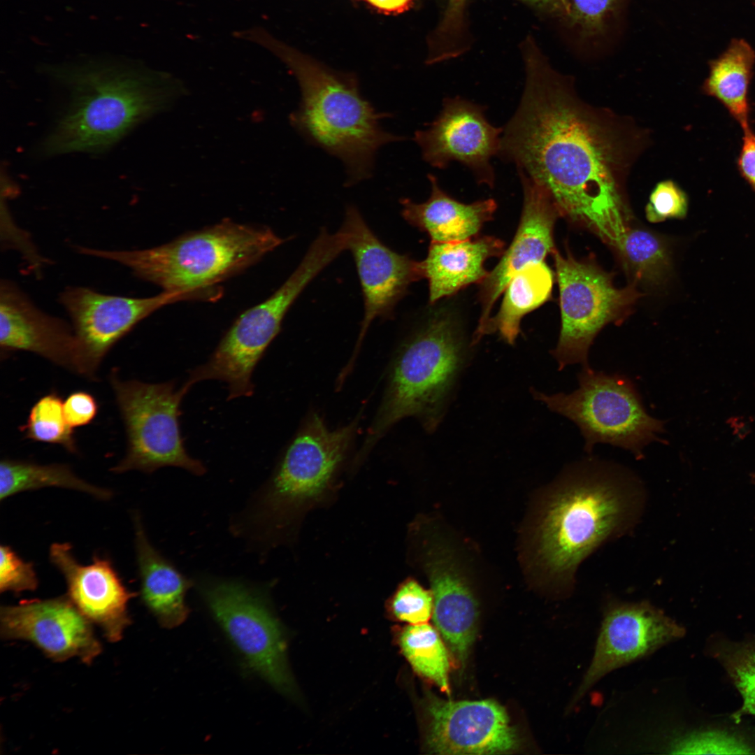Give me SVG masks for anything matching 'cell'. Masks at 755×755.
<instances>
[{"label": "cell", "instance_id": "1", "mask_svg": "<svg viewBox=\"0 0 755 755\" xmlns=\"http://www.w3.org/2000/svg\"><path fill=\"white\" fill-rule=\"evenodd\" d=\"M526 67L498 156L542 185L559 215L617 248L630 219L625 181L644 136L625 119L582 101L538 55H528Z\"/></svg>", "mask_w": 755, "mask_h": 755}, {"label": "cell", "instance_id": "2", "mask_svg": "<svg viewBox=\"0 0 755 755\" xmlns=\"http://www.w3.org/2000/svg\"><path fill=\"white\" fill-rule=\"evenodd\" d=\"M552 492L539 526V556L548 575L570 591L581 563L637 524L646 494L631 471L594 459L570 468Z\"/></svg>", "mask_w": 755, "mask_h": 755}, {"label": "cell", "instance_id": "3", "mask_svg": "<svg viewBox=\"0 0 755 755\" xmlns=\"http://www.w3.org/2000/svg\"><path fill=\"white\" fill-rule=\"evenodd\" d=\"M236 36L268 50L289 69L301 90L300 104L290 114V123L308 142L343 162L347 186L368 179L380 148L403 139L380 126V120L389 115L377 111L361 95L352 74L330 69L263 28Z\"/></svg>", "mask_w": 755, "mask_h": 755}, {"label": "cell", "instance_id": "4", "mask_svg": "<svg viewBox=\"0 0 755 755\" xmlns=\"http://www.w3.org/2000/svg\"><path fill=\"white\" fill-rule=\"evenodd\" d=\"M59 78L69 102L43 144L48 155L104 151L185 92L167 74L117 66L87 67Z\"/></svg>", "mask_w": 755, "mask_h": 755}, {"label": "cell", "instance_id": "5", "mask_svg": "<svg viewBox=\"0 0 755 755\" xmlns=\"http://www.w3.org/2000/svg\"><path fill=\"white\" fill-rule=\"evenodd\" d=\"M284 241L267 226L224 220L148 249L78 247V252L120 263L163 291L194 292L213 300L220 296L217 285L252 266Z\"/></svg>", "mask_w": 755, "mask_h": 755}, {"label": "cell", "instance_id": "6", "mask_svg": "<svg viewBox=\"0 0 755 755\" xmlns=\"http://www.w3.org/2000/svg\"><path fill=\"white\" fill-rule=\"evenodd\" d=\"M458 326L436 314L402 345L385 395L361 447L364 456L395 423L418 418L428 431L439 424L449 394L465 359Z\"/></svg>", "mask_w": 755, "mask_h": 755}, {"label": "cell", "instance_id": "7", "mask_svg": "<svg viewBox=\"0 0 755 755\" xmlns=\"http://www.w3.org/2000/svg\"><path fill=\"white\" fill-rule=\"evenodd\" d=\"M347 249L338 232L320 231L303 259L286 281L266 300L243 312L203 364L191 370L184 385L220 380L228 387V400L250 396L253 371L280 330L287 312L306 286Z\"/></svg>", "mask_w": 755, "mask_h": 755}, {"label": "cell", "instance_id": "8", "mask_svg": "<svg viewBox=\"0 0 755 755\" xmlns=\"http://www.w3.org/2000/svg\"><path fill=\"white\" fill-rule=\"evenodd\" d=\"M357 424L329 429L312 415L286 450L269 481L233 524L236 534L263 550L299 504L319 495L343 460Z\"/></svg>", "mask_w": 755, "mask_h": 755}, {"label": "cell", "instance_id": "9", "mask_svg": "<svg viewBox=\"0 0 755 755\" xmlns=\"http://www.w3.org/2000/svg\"><path fill=\"white\" fill-rule=\"evenodd\" d=\"M578 388L570 394H546L533 389V396L552 411L566 417L580 429L584 450L591 453L597 443L625 449L637 459L643 449L665 431V422L650 416L635 384L628 378L583 367L577 374Z\"/></svg>", "mask_w": 755, "mask_h": 755}, {"label": "cell", "instance_id": "10", "mask_svg": "<svg viewBox=\"0 0 755 755\" xmlns=\"http://www.w3.org/2000/svg\"><path fill=\"white\" fill-rule=\"evenodd\" d=\"M111 383L127 436L125 456L112 471L145 473L165 466L183 468L202 475L206 468L187 452L180 429V403L189 389H177L175 382L149 384L137 380H121L113 373Z\"/></svg>", "mask_w": 755, "mask_h": 755}, {"label": "cell", "instance_id": "11", "mask_svg": "<svg viewBox=\"0 0 755 755\" xmlns=\"http://www.w3.org/2000/svg\"><path fill=\"white\" fill-rule=\"evenodd\" d=\"M198 582L208 610L247 666L279 691L291 694L285 637L263 587L211 576Z\"/></svg>", "mask_w": 755, "mask_h": 755}, {"label": "cell", "instance_id": "12", "mask_svg": "<svg viewBox=\"0 0 755 755\" xmlns=\"http://www.w3.org/2000/svg\"><path fill=\"white\" fill-rule=\"evenodd\" d=\"M559 287L561 326L552 351L559 369L580 364L588 367L589 348L608 323L620 319L638 296L633 285L616 288L610 275L571 254L553 252Z\"/></svg>", "mask_w": 755, "mask_h": 755}, {"label": "cell", "instance_id": "13", "mask_svg": "<svg viewBox=\"0 0 755 755\" xmlns=\"http://www.w3.org/2000/svg\"><path fill=\"white\" fill-rule=\"evenodd\" d=\"M485 109L461 96L444 99L438 116L415 134L424 160L440 169L452 161L461 163L479 184L493 188L495 173L491 159L498 156L503 128L487 120Z\"/></svg>", "mask_w": 755, "mask_h": 755}, {"label": "cell", "instance_id": "14", "mask_svg": "<svg viewBox=\"0 0 755 755\" xmlns=\"http://www.w3.org/2000/svg\"><path fill=\"white\" fill-rule=\"evenodd\" d=\"M684 633L683 626L649 603L610 602L573 705L607 673L652 654Z\"/></svg>", "mask_w": 755, "mask_h": 755}, {"label": "cell", "instance_id": "15", "mask_svg": "<svg viewBox=\"0 0 755 755\" xmlns=\"http://www.w3.org/2000/svg\"><path fill=\"white\" fill-rule=\"evenodd\" d=\"M342 226L350 235L347 250L355 262L364 306L354 355L345 368L349 372L372 322L378 317L391 318L411 284L424 278V272L421 261L385 245L354 206L347 207Z\"/></svg>", "mask_w": 755, "mask_h": 755}, {"label": "cell", "instance_id": "16", "mask_svg": "<svg viewBox=\"0 0 755 755\" xmlns=\"http://www.w3.org/2000/svg\"><path fill=\"white\" fill-rule=\"evenodd\" d=\"M92 624L67 596L22 601L0 609L3 639L29 641L57 662L76 657L89 665L101 654Z\"/></svg>", "mask_w": 755, "mask_h": 755}, {"label": "cell", "instance_id": "17", "mask_svg": "<svg viewBox=\"0 0 755 755\" xmlns=\"http://www.w3.org/2000/svg\"><path fill=\"white\" fill-rule=\"evenodd\" d=\"M197 299L203 298L182 291H163L154 296L134 298L73 287L62 292L59 301L70 316L87 356L97 369L110 348L141 320L166 305Z\"/></svg>", "mask_w": 755, "mask_h": 755}, {"label": "cell", "instance_id": "18", "mask_svg": "<svg viewBox=\"0 0 755 755\" xmlns=\"http://www.w3.org/2000/svg\"><path fill=\"white\" fill-rule=\"evenodd\" d=\"M426 746L437 754H501L519 747V739L505 709L498 702L445 700L427 703Z\"/></svg>", "mask_w": 755, "mask_h": 755}, {"label": "cell", "instance_id": "19", "mask_svg": "<svg viewBox=\"0 0 755 755\" xmlns=\"http://www.w3.org/2000/svg\"><path fill=\"white\" fill-rule=\"evenodd\" d=\"M0 346L6 352L28 351L87 378L96 369L73 329L38 308L13 282L0 285Z\"/></svg>", "mask_w": 755, "mask_h": 755}, {"label": "cell", "instance_id": "20", "mask_svg": "<svg viewBox=\"0 0 755 755\" xmlns=\"http://www.w3.org/2000/svg\"><path fill=\"white\" fill-rule=\"evenodd\" d=\"M518 173L524 194L519 224L499 262L480 284L478 299L481 312L473 336V345L480 340L491 310L511 278L526 266L543 261L554 250V227L559 213L542 185L523 171H518Z\"/></svg>", "mask_w": 755, "mask_h": 755}, {"label": "cell", "instance_id": "21", "mask_svg": "<svg viewBox=\"0 0 755 755\" xmlns=\"http://www.w3.org/2000/svg\"><path fill=\"white\" fill-rule=\"evenodd\" d=\"M49 556L64 576L73 605L108 641H120L131 621L128 604L137 594L124 584L110 560L94 555L92 563L81 564L67 542L52 544Z\"/></svg>", "mask_w": 755, "mask_h": 755}, {"label": "cell", "instance_id": "22", "mask_svg": "<svg viewBox=\"0 0 755 755\" xmlns=\"http://www.w3.org/2000/svg\"><path fill=\"white\" fill-rule=\"evenodd\" d=\"M430 554L426 566L433 622L455 659L463 663L475 637L477 603L448 552L436 547Z\"/></svg>", "mask_w": 755, "mask_h": 755}, {"label": "cell", "instance_id": "23", "mask_svg": "<svg viewBox=\"0 0 755 755\" xmlns=\"http://www.w3.org/2000/svg\"><path fill=\"white\" fill-rule=\"evenodd\" d=\"M505 247L504 241L491 236L431 242L426 258L421 261L424 278L429 282L430 303L471 284H481L489 274L484 266L485 261L501 256Z\"/></svg>", "mask_w": 755, "mask_h": 755}, {"label": "cell", "instance_id": "24", "mask_svg": "<svg viewBox=\"0 0 755 755\" xmlns=\"http://www.w3.org/2000/svg\"><path fill=\"white\" fill-rule=\"evenodd\" d=\"M133 520L141 600L161 626H178L189 613L185 595L193 582L152 545L138 513Z\"/></svg>", "mask_w": 755, "mask_h": 755}, {"label": "cell", "instance_id": "25", "mask_svg": "<svg viewBox=\"0 0 755 755\" xmlns=\"http://www.w3.org/2000/svg\"><path fill=\"white\" fill-rule=\"evenodd\" d=\"M429 198L416 203L408 198L400 201L404 220L426 232L431 242H454L476 236L483 225L493 219L497 203L493 199L464 203L446 193L438 178L428 175Z\"/></svg>", "mask_w": 755, "mask_h": 755}, {"label": "cell", "instance_id": "26", "mask_svg": "<svg viewBox=\"0 0 755 755\" xmlns=\"http://www.w3.org/2000/svg\"><path fill=\"white\" fill-rule=\"evenodd\" d=\"M553 281V273L544 261L517 273L507 285L500 308L488 320L480 339L498 332L505 342L514 345L521 331L522 318L549 299Z\"/></svg>", "mask_w": 755, "mask_h": 755}, {"label": "cell", "instance_id": "27", "mask_svg": "<svg viewBox=\"0 0 755 755\" xmlns=\"http://www.w3.org/2000/svg\"><path fill=\"white\" fill-rule=\"evenodd\" d=\"M755 63L753 48L742 39L732 41L728 49L710 63L705 92L728 109L744 130L749 129L748 89Z\"/></svg>", "mask_w": 755, "mask_h": 755}, {"label": "cell", "instance_id": "28", "mask_svg": "<svg viewBox=\"0 0 755 755\" xmlns=\"http://www.w3.org/2000/svg\"><path fill=\"white\" fill-rule=\"evenodd\" d=\"M60 487L86 493L101 501L113 497V491L81 479L66 464H38L29 461L1 459L0 501L23 492L45 487Z\"/></svg>", "mask_w": 755, "mask_h": 755}, {"label": "cell", "instance_id": "29", "mask_svg": "<svg viewBox=\"0 0 755 755\" xmlns=\"http://www.w3.org/2000/svg\"><path fill=\"white\" fill-rule=\"evenodd\" d=\"M399 642L413 669L448 693L450 661L438 632L426 622L410 624L401 632Z\"/></svg>", "mask_w": 755, "mask_h": 755}, {"label": "cell", "instance_id": "30", "mask_svg": "<svg viewBox=\"0 0 755 755\" xmlns=\"http://www.w3.org/2000/svg\"><path fill=\"white\" fill-rule=\"evenodd\" d=\"M617 249L625 268L637 281H659L669 265L666 246L656 236L646 230L628 229Z\"/></svg>", "mask_w": 755, "mask_h": 755}, {"label": "cell", "instance_id": "31", "mask_svg": "<svg viewBox=\"0 0 755 755\" xmlns=\"http://www.w3.org/2000/svg\"><path fill=\"white\" fill-rule=\"evenodd\" d=\"M711 654L742 696V706L734 717L755 716V638L740 642L718 640L712 644Z\"/></svg>", "mask_w": 755, "mask_h": 755}, {"label": "cell", "instance_id": "32", "mask_svg": "<svg viewBox=\"0 0 755 755\" xmlns=\"http://www.w3.org/2000/svg\"><path fill=\"white\" fill-rule=\"evenodd\" d=\"M20 430L29 439L57 444L71 453L77 452L73 428L65 419L63 401L57 393L43 396L34 405Z\"/></svg>", "mask_w": 755, "mask_h": 755}, {"label": "cell", "instance_id": "33", "mask_svg": "<svg viewBox=\"0 0 755 755\" xmlns=\"http://www.w3.org/2000/svg\"><path fill=\"white\" fill-rule=\"evenodd\" d=\"M674 754H754L740 735L719 730L698 731L676 738L668 747Z\"/></svg>", "mask_w": 755, "mask_h": 755}, {"label": "cell", "instance_id": "34", "mask_svg": "<svg viewBox=\"0 0 755 755\" xmlns=\"http://www.w3.org/2000/svg\"><path fill=\"white\" fill-rule=\"evenodd\" d=\"M619 0H565L566 15L582 37L603 34L614 15Z\"/></svg>", "mask_w": 755, "mask_h": 755}, {"label": "cell", "instance_id": "35", "mask_svg": "<svg viewBox=\"0 0 755 755\" xmlns=\"http://www.w3.org/2000/svg\"><path fill=\"white\" fill-rule=\"evenodd\" d=\"M391 608L395 617L402 621L410 624L426 623L433 614L432 591L425 589L417 581L408 580L398 589Z\"/></svg>", "mask_w": 755, "mask_h": 755}, {"label": "cell", "instance_id": "36", "mask_svg": "<svg viewBox=\"0 0 755 755\" xmlns=\"http://www.w3.org/2000/svg\"><path fill=\"white\" fill-rule=\"evenodd\" d=\"M688 210L686 193L673 180H665L656 185L645 208L647 220L652 223L667 219L684 218Z\"/></svg>", "mask_w": 755, "mask_h": 755}, {"label": "cell", "instance_id": "37", "mask_svg": "<svg viewBox=\"0 0 755 755\" xmlns=\"http://www.w3.org/2000/svg\"><path fill=\"white\" fill-rule=\"evenodd\" d=\"M38 579L31 562L25 561L6 545L0 547V591L19 594L34 591Z\"/></svg>", "mask_w": 755, "mask_h": 755}, {"label": "cell", "instance_id": "38", "mask_svg": "<svg viewBox=\"0 0 755 755\" xmlns=\"http://www.w3.org/2000/svg\"><path fill=\"white\" fill-rule=\"evenodd\" d=\"M63 409L67 423L73 429L89 424L96 415L98 405L92 395L78 391L66 398Z\"/></svg>", "mask_w": 755, "mask_h": 755}, {"label": "cell", "instance_id": "39", "mask_svg": "<svg viewBox=\"0 0 755 755\" xmlns=\"http://www.w3.org/2000/svg\"><path fill=\"white\" fill-rule=\"evenodd\" d=\"M738 167L742 176L755 191V134L750 128L744 130Z\"/></svg>", "mask_w": 755, "mask_h": 755}, {"label": "cell", "instance_id": "40", "mask_svg": "<svg viewBox=\"0 0 755 755\" xmlns=\"http://www.w3.org/2000/svg\"><path fill=\"white\" fill-rule=\"evenodd\" d=\"M371 6L385 13H398L408 8L412 0H366Z\"/></svg>", "mask_w": 755, "mask_h": 755}, {"label": "cell", "instance_id": "41", "mask_svg": "<svg viewBox=\"0 0 755 755\" xmlns=\"http://www.w3.org/2000/svg\"><path fill=\"white\" fill-rule=\"evenodd\" d=\"M535 2H538L547 5L552 6L555 8H558L566 13V4L565 0H530Z\"/></svg>", "mask_w": 755, "mask_h": 755}, {"label": "cell", "instance_id": "42", "mask_svg": "<svg viewBox=\"0 0 755 755\" xmlns=\"http://www.w3.org/2000/svg\"><path fill=\"white\" fill-rule=\"evenodd\" d=\"M463 2V0H450L449 13L454 15L455 13L458 12L457 10H459Z\"/></svg>", "mask_w": 755, "mask_h": 755}, {"label": "cell", "instance_id": "43", "mask_svg": "<svg viewBox=\"0 0 755 755\" xmlns=\"http://www.w3.org/2000/svg\"><path fill=\"white\" fill-rule=\"evenodd\" d=\"M752 481L755 483V473H754L752 475Z\"/></svg>", "mask_w": 755, "mask_h": 755}]
</instances>
